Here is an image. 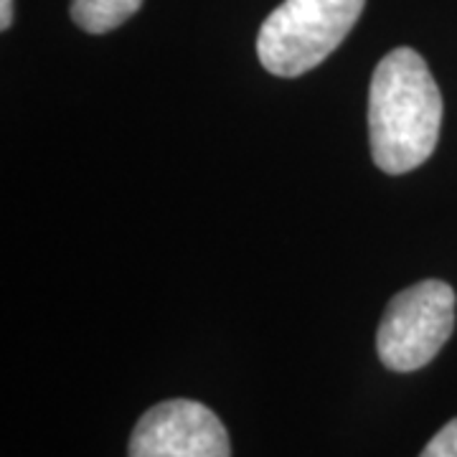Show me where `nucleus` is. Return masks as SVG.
<instances>
[{
  "label": "nucleus",
  "mask_w": 457,
  "mask_h": 457,
  "mask_svg": "<svg viewBox=\"0 0 457 457\" xmlns=\"http://www.w3.org/2000/svg\"><path fill=\"white\" fill-rule=\"evenodd\" d=\"M366 0H285L257 36L262 66L275 77H300L323 64L356 26Z\"/></svg>",
  "instance_id": "nucleus-2"
},
{
  "label": "nucleus",
  "mask_w": 457,
  "mask_h": 457,
  "mask_svg": "<svg viewBox=\"0 0 457 457\" xmlns=\"http://www.w3.org/2000/svg\"><path fill=\"white\" fill-rule=\"evenodd\" d=\"M442 95L414 49L389 51L371 77L369 140L376 168L402 176L425 163L440 140Z\"/></svg>",
  "instance_id": "nucleus-1"
},
{
  "label": "nucleus",
  "mask_w": 457,
  "mask_h": 457,
  "mask_svg": "<svg viewBox=\"0 0 457 457\" xmlns=\"http://www.w3.org/2000/svg\"><path fill=\"white\" fill-rule=\"evenodd\" d=\"M420 457H457V417L450 420L432 440L427 442Z\"/></svg>",
  "instance_id": "nucleus-6"
},
{
  "label": "nucleus",
  "mask_w": 457,
  "mask_h": 457,
  "mask_svg": "<svg viewBox=\"0 0 457 457\" xmlns=\"http://www.w3.org/2000/svg\"><path fill=\"white\" fill-rule=\"evenodd\" d=\"M143 0H71V21L87 33H110L140 11Z\"/></svg>",
  "instance_id": "nucleus-5"
},
{
  "label": "nucleus",
  "mask_w": 457,
  "mask_h": 457,
  "mask_svg": "<svg viewBox=\"0 0 457 457\" xmlns=\"http://www.w3.org/2000/svg\"><path fill=\"white\" fill-rule=\"evenodd\" d=\"M13 21V0H0V29L8 31Z\"/></svg>",
  "instance_id": "nucleus-7"
},
{
  "label": "nucleus",
  "mask_w": 457,
  "mask_h": 457,
  "mask_svg": "<svg viewBox=\"0 0 457 457\" xmlns=\"http://www.w3.org/2000/svg\"><path fill=\"white\" fill-rule=\"evenodd\" d=\"M130 457H231L227 427L212 409L170 399L147 409L130 435Z\"/></svg>",
  "instance_id": "nucleus-4"
},
{
  "label": "nucleus",
  "mask_w": 457,
  "mask_h": 457,
  "mask_svg": "<svg viewBox=\"0 0 457 457\" xmlns=\"http://www.w3.org/2000/svg\"><path fill=\"white\" fill-rule=\"evenodd\" d=\"M455 328V290L442 279H425L394 295L376 330L381 363L409 374L425 369Z\"/></svg>",
  "instance_id": "nucleus-3"
}]
</instances>
